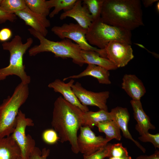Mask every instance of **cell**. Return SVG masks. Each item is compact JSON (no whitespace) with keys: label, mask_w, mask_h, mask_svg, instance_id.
<instances>
[{"label":"cell","mask_w":159,"mask_h":159,"mask_svg":"<svg viewBox=\"0 0 159 159\" xmlns=\"http://www.w3.org/2000/svg\"><path fill=\"white\" fill-rule=\"evenodd\" d=\"M84 112L62 96L55 101L51 122L62 143L68 141L72 151L79 153L77 142L78 130L82 126Z\"/></svg>","instance_id":"1"},{"label":"cell","mask_w":159,"mask_h":159,"mask_svg":"<svg viewBox=\"0 0 159 159\" xmlns=\"http://www.w3.org/2000/svg\"><path fill=\"white\" fill-rule=\"evenodd\" d=\"M140 0H104L101 15L108 24L131 31L144 25Z\"/></svg>","instance_id":"2"},{"label":"cell","mask_w":159,"mask_h":159,"mask_svg":"<svg viewBox=\"0 0 159 159\" xmlns=\"http://www.w3.org/2000/svg\"><path fill=\"white\" fill-rule=\"evenodd\" d=\"M28 30L40 42L39 45H35L29 50L30 56H35L41 52H49L54 54L56 57L71 58L73 62L81 67L85 64L81 55V48L78 44L72 42L71 40L66 38L60 41H52L46 38L32 28Z\"/></svg>","instance_id":"3"},{"label":"cell","mask_w":159,"mask_h":159,"mask_svg":"<svg viewBox=\"0 0 159 159\" xmlns=\"http://www.w3.org/2000/svg\"><path fill=\"white\" fill-rule=\"evenodd\" d=\"M29 94L28 85L21 82L12 95L3 100L0 105V138L9 136L13 132L19 109Z\"/></svg>","instance_id":"4"},{"label":"cell","mask_w":159,"mask_h":159,"mask_svg":"<svg viewBox=\"0 0 159 159\" xmlns=\"http://www.w3.org/2000/svg\"><path fill=\"white\" fill-rule=\"evenodd\" d=\"M33 39L29 38L23 43L21 37L16 35L10 42H4L2 44L3 49L10 53L9 63L7 67L0 69V81L5 80L10 75H15L19 77L21 82L29 84L30 77L25 71L23 58L26 50L33 43Z\"/></svg>","instance_id":"5"},{"label":"cell","mask_w":159,"mask_h":159,"mask_svg":"<svg viewBox=\"0 0 159 159\" xmlns=\"http://www.w3.org/2000/svg\"><path fill=\"white\" fill-rule=\"evenodd\" d=\"M131 31L104 22L101 17L93 21L87 29L86 38L90 45L104 49L111 42L117 41L131 45Z\"/></svg>","instance_id":"6"},{"label":"cell","mask_w":159,"mask_h":159,"mask_svg":"<svg viewBox=\"0 0 159 159\" xmlns=\"http://www.w3.org/2000/svg\"><path fill=\"white\" fill-rule=\"evenodd\" d=\"M51 31L62 39L67 38L72 40L79 45L82 50L95 51L101 57L107 58L105 49H97L89 44L86 38L87 29L77 23H65L61 26H54L52 28Z\"/></svg>","instance_id":"7"},{"label":"cell","mask_w":159,"mask_h":159,"mask_svg":"<svg viewBox=\"0 0 159 159\" xmlns=\"http://www.w3.org/2000/svg\"><path fill=\"white\" fill-rule=\"evenodd\" d=\"M34 125L33 120L26 117L25 115L19 110L17 118L15 129L11 135L19 146L22 159H28L30 155L35 147L34 140L29 134L26 135L27 127Z\"/></svg>","instance_id":"8"},{"label":"cell","mask_w":159,"mask_h":159,"mask_svg":"<svg viewBox=\"0 0 159 159\" xmlns=\"http://www.w3.org/2000/svg\"><path fill=\"white\" fill-rule=\"evenodd\" d=\"M77 142L79 152L83 155H90L105 146L110 141L102 136H97L87 126L80 127Z\"/></svg>","instance_id":"9"},{"label":"cell","mask_w":159,"mask_h":159,"mask_svg":"<svg viewBox=\"0 0 159 159\" xmlns=\"http://www.w3.org/2000/svg\"><path fill=\"white\" fill-rule=\"evenodd\" d=\"M74 93L80 102L84 105L96 106L108 111L107 100L110 96L108 91L94 92L84 88L81 83L77 82L72 86Z\"/></svg>","instance_id":"10"},{"label":"cell","mask_w":159,"mask_h":159,"mask_svg":"<svg viewBox=\"0 0 159 159\" xmlns=\"http://www.w3.org/2000/svg\"><path fill=\"white\" fill-rule=\"evenodd\" d=\"M105 49L107 58L117 68L125 67L134 57L131 45L126 43L111 42Z\"/></svg>","instance_id":"11"},{"label":"cell","mask_w":159,"mask_h":159,"mask_svg":"<svg viewBox=\"0 0 159 159\" xmlns=\"http://www.w3.org/2000/svg\"><path fill=\"white\" fill-rule=\"evenodd\" d=\"M14 14L23 20L25 24L45 37L48 33L47 28L51 25L47 17L36 14L26 6L23 10L15 11Z\"/></svg>","instance_id":"12"},{"label":"cell","mask_w":159,"mask_h":159,"mask_svg":"<svg viewBox=\"0 0 159 159\" xmlns=\"http://www.w3.org/2000/svg\"><path fill=\"white\" fill-rule=\"evenodd\" d=\"M74 82L73 79L67 83L57 79L49 84L48 87L53 89L55 92L61 94L66 101L78 107L83 112L88 111L89 109L87 106L83 105L80 102L72 90V86Z\"/></svg>","instance_id":"13"},{"label":"cell","mask_w":159,"mask_h":159,"mask_svg":"<svg viewBox=\"0 0 159 159\" xmlns=\"http://www.w3.org/2000/svg\"><path fill=\"white\" fill-rule=\"evenodd\" d=\"M67 17L72 18L83 28L87 29L93 21L92 17L87 7L82 5V1L77 0L72 8L65 11L60 15L59 19L62 20Z\"/></svg>","instance_id":"14"},{"label":"cell","mask_w":159,"mask_h":159,"mask_svg":"<svg viewBox=\"0 0 159 159\" xmlns=\"http://www.w3.org/2000/svg\"><path fill=\"white\" fill-rule=\"evenodd\" d=\"M110 112L112 120L117 123L120 130H121L124 137L131 140L143 153H145V149L132 138L128 130V124L130 115L127 109L118 106L112 109Z\"/></svg>","instance_id":"15"},{"label":"cell","mask_w":159,"mask_h":159,"mask_svg":"<svg viewBox=\"0 0 159 159\" xmlns=\"http://www.w3.org/2000/svg\"><path fill=\"white\" fill-rule=\"evenodd\" d=\"M122 88L133 100H140L146 90L141 80L135 75L125 74L122 78Z\"/></svg>","instance_id":"16"},{"label":"cell","mask_w":159,"mask_h":159,"mask_svg":"<svg viewBox=\"0 0 159 159\" xmlns=\"http://www.w3.org/2000/svg\"><path fill=\"white\" fill-rule=\"evenodd\" d=\"M130 102L133 111L134 117L137 122L135 129L140 135L148 132L150 129L155 130V127L151 122L149 116L143 109L140 100H131Z\"/></svg>","instance_id":"17"},{"label":"cell","mask_w":159,"mask_h":159,"mask_svg":"<svg viewBox=\"0 0 159 159\" xmlns=\"http://www.w3.org/2000/svg\"><path fill=\"white\" fill-rule=\"evenodd\" d=\"M110 75L109 72L105 69L95 65L88 64L86 69L80 74L64 78L63 81L89 76L96 78L100 84L110 85L111 84Z\"/></svg>","instance_id":"18"},{"label":"cell","mask_w":159,"mask_h":159,"mask_svg":"<svg viewBox=\"0 0 159 159\" xmlns=\"http://www.w3.org/2000/svg\"><path fill=\"white\" fill-rule=\"evenodd\" d=\"M20 150L11 135L0 138V159H18Z\"/></svg>","instance_id":"19"},{"label":"cell","mask_w":159,"mask_h":159,"mask_svg":"<svg viewBox=\"0 0 159 159\" xmlns=\"http://www.w3.org/2000/svg\"><path fill=\"white\" fill-rule=\"evenodd\" d=\"M81 55L85 64L99 66L108 71L115 70L118 68L108 59L101 57L99 53L95 51L82 50Z\"/></svg>","instance_id":"20"},{"label":"cell","mask_w":159,"mask_h":159,"mask_svg":"<svg viewBox=\"0 0 159 159\" xmlns=\"http://www.w3.org/2000/svg\"><path fill=\"white\" fill-rule=\"evenodd\" d=\"M112 120L110 112L103 110L96 112L88 111L83 114L82 126L93 128L98 122Z\"/></svg>","instance_id":"21"},{"label":"cell","mask_w":159,"mask_h":159,"mask_svg":"<svg viewBox=\"0 0 159 159\" xmlns=\"http://www.w3.org/2000/svg\"><path fill=\"white\" fill-rule=\"evenodd\" d=\"M100 132L104 133L105 138L110 141L115 139L120 140L122 136L120 129L116 122L113 120H110L99 122L96 125Z\"/></svg>","instance_id":"22"},{"label":"cell","mask_w":159,"mask_h":159,"mask_svg":"<svg viewBox=\"0 0 159 159\" xmlns=\"http://www.w3.org/2000/svg\"><path fill=\"white\" fill-rule=\"evenodd\" d=\"M77 0H50L46 1L49 8L54 7V9L49 13L50 18L54 17L62 10L64 11L72 9Z\"/></svg>","instance_id":"23"},{"label":"cell","mask_w":159,"mask_h":159,"mask_svg":"<svg viewBox=\"0 0 159 159\" xmlns=\"http://www.w3.org/2000/svg\"><path fill=\"white\" fill-rule=\"evenodd\" d=\"M26 6L34 13L47 17L50 13L45 0H24Z\"/></svg>","instance_id":"24"},{"label":"cell","mask_w":159,"mask_h":159,"mask_svg":"<svg viewBox=\"0 0 159 159\" xmlns=\"http://www.w3.org/2000/svg\"><path fill=\"white\" fill-rule=\"evenodd\" d=\"M82 1L83 3L87 7L92 17L93 21L101 17L104 0H84Z\"/></svg>","instance_id":"25"},{"label":"cell","mask_w":159,"mask_h":159,"mask_svg":"<svg viewBox=\"0 0 159 159\" xmlns=\"http://www.w3.org/2000/svg\"><path fill=\"white\" fill-rule=\"evenodd\" d=\"M26 6L24 0H2L0 5V7L3 10L12 14L23 9Z\"/></svg>","instance_id":"26"},{"label":"cell","mask_w":159,"mask_h":159,"mask_svg":"<svg viewBox=\"0 0 159 159\" xmlns=\"http://www.w3.org/2000/svg\"><path fill=\"white\" fill-rule=\"evenodd\" d=\"M129 156L126 148L123 146L121 143L112 144L108 158H124Z\"/></svg>","instance_id":"27"},{"label":"cell","mask_w":159,"mask_h":159,"mask_svg":"<svg viewBox=\"0 0 159 159\" xmlns=\"http://www.w3.org/2000/svg\"><path fill=\"white\" fill-rule=\"evenodd\" d=\"M112 145L107 143L105 146L90 155H83V159H104L108 157Z\"/></svg>","instance_id":"28"},{"label":"cell","mask_w":159,"mask_h":159,"mask_svg":"<svg viewBox=\"0 0 159 159\" xmlns=\"http://www.w3.org/2000/svg\"><path fill=\"white\" fill-rule=\"evenodd\" d=\"M42 137L46 143L52 145L56 143L59 138L57 132L53 129H47L43 132Z\"/></svg>","instance_id":"29"},{"label":"cell","mask_w":159,"mask_h":159,"mask_svg":"<svg viewBox=\"0 0 159 159\" xmlns=\"http://www.w3.org/2000/svg\"><path fill=\"white\" fill-rule=\"evenodd\" d=\"M50 153L49 149L44 148L42 151L35 147L31 152L28 159H47Z\"/></svg>","instance_id":"30"},{"label":"cell","mask_w":159,"mask_h":159,"mask_svg":"<svg viewBox=\"0 0 159 159\" xmlns=\"http://www.w3.org/2000/svg\"><path fill=\"white\" fill-rule=\"evenodd\" d=\"M141 141L144 142H150L152 143L155 148H159V134H152L149 132L146 133L138 138Z\"/></svg>","instance_id":"31"},{"label":"cell","mask_w":159,"mask_h":159,"mask_svg":"<svg viewBox=\"0 0 159 159\" xmlns=\"http://www.w3.org/2000/svg\"><path fill=\"white\" fill-rule=\"evenodd\" d=\"M17 19L14 14H12L5 11L0 7V24L5 23L7 21L13 22Z\"/></svg>","instance_id":"32"},{"label":"cell","mask_w":159,"mask_h":159,"mask_svg":"<svg viewBox=\"0 0 159 159\" xmlns=\"http://www.w3.org/2000/svg\"><path fill=\"white\" fill-rule=\"evenodd\" d=\"M12 36V32L10 29L3 28L0 30V41L6 42L11 38Z\"/></svg>","instance_id":"33"},{"label":"cell","mask_w":159,"mask_h":159,"mask_svg":"<svg viewBox=\"0 0 159 159\" xmlns=\"http://www.w3.org/2000/svg\"><path fill=\"white\" fill-rule=\"evenodd\" d=\"M136 159H159V151L156 150L153 154L149 156L140 155Z\"/></svg>","instance_id":"34"},{"label":"cell","mask_w":159,"mask_h":159,"mask_svg":"<svg viewBox=\"0 0 159 159\" xmlns=\"http://www.w3.org/2000/svg\"><path fill=\"white\" fill-rule=\"evenodd\" d=\"M143 4L147 8L152 6L155 2L159 1L158 0H143L142 1Z\"/></svg>","instance_id":"35"},{"label":"cell","mask_w":159,"mask_h":159,"mask_svg":"<svg viewBox=\"0 0 159 159\" xmlns=\"http://www.w3.org/2000/svg\"><path fill=\"white\" fill-rule=\"evenodd\" d=\"M108 159H132L131 157L130 156L124 158H116V157H112L109 158Z\"/></svg>","instance_id":"36"},{"label":"cell","mask_w":159,"mask_h":159,"mask_svg":"<svg viewBox=\"0 0 159 159\" xmlns=\"http://www.w3.org/2000/svg\"><path fill=\"white\" fill-rule=\"evenodd\" d=\"M156 10L158 13H159V1H158L157 2V3L156 4Z\"/></svg>","instance_id":"37"},{"label":"cell","mask_w":159,"mask_h":159,"mask_svg":"<svg viewBox=\"0 0 159 159\" xmlns=\"http://www.w3.org/2000/svg\"><path fill=\"white\" fill-rule=\"evenodd\" d=\"M1 1H2V0H0V5L1 3Z\"/></svg>","instance_id":"38"},{"label":"cell","mask_w":159,"mask_h":159,"mask_svg":"<svg viewBox=\"0 0 159 159\" xmlns=\"http://www.w3.org/2000/svg\"><path fill=\"white\" fill-rule=\"evenodd\" d=\"M18 159H22L21 157L19 158Z\"/></svg>","instance_id":"39"}]
</instances>
